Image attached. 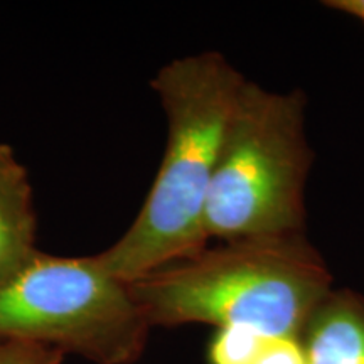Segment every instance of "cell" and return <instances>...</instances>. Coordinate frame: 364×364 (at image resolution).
Returning a JSON list of instances; mask_svg holds the SVG:
<instances>
[{
    "instance_id": "cell-10",
    "label": "cell",
    "mask_w": 364,
    "mask_h": 364,
    "mask_svg": "<svg viewBox=\"0 0 364 364\" xmlns=\"http://www.w3.org/2000/svg\"><path fill=\"white\" fill-rule=\"evenodd\" d=\"M326 6L349 14L364 24V0H331V2H326Z\"/></svg>"
},
{
    "instance_id": "cell-2",
    "label": "cell",
    "mask_w": 364,
    "mask_h": 364,
    "mask_svg": "<svg viewBox=\"0 0 364 364\" xmlns=\"http://www.w3.org/2000/svg\"><path fill=\"white\" fill-rule=\"evenodd\" d=\"M324 258L304 235L225 241L147 273L129 289L152 327H248L263 338H300L331 292Z\"/></svg>"
},
{
    "instance_id": "cell-4",
    "label": "cell",
    "mask_w": 364,
    "mask_h": 364,
    "mask_svg": "<svg viewBox=\"0 0 364 364\" xmlns=\"http://www.w3.org/2000/svg\"><path fill=\"white\" fill-rule=\"evenodd\" d=\"M150 329L129 284L95 255L38 252L0 285V339L43 344L97 364H134Z\"/></svg>"
},
{
    "instance_id": "cell-5",
    "label": "cell",
    "mask_w": 364,
    "mask_h": 364,
    "mask_svg": "<svg viewBox=\"0 0 364 364\" xmlns=\"http://www.w3.org/2000/svg\"><path fill=\"white\" fill-rule=\"evenodd\" d=\"M38 216L27 169L12 147L0 142V285L16 277L39 252Z\"/></svg>"
},
{
    "instance_id": "cell-1",
    "label": "cell",
    "mask_w": 364,
    "mask_h": 364,
    "mask_svg": "<svg viewBox=\"0 0 364 364\" xmlns=\"http://www.w3.org/2000/svg\"><path fill=\"white\" fill-rule=\"evenodd\" d=\"M245 81L215 51L174 59L152 80L167 115V145L134 223L110 248L95 255L113 277L130 284L206 250L209 188Z\"/></svg>"
},
{
    "instance_id": "cell-3",
    "label": "cell",
    "mask_w": 364,
    "mask_h": 364,
    "mask_svg": "<svg viewBox=\"0 0 364 364\" xmlns=\"http://www.w3.org/2000/svg\"><path fill=\"white\" fill-rule=\"evenodd\" d=\"M302 91L273 93L245 81L223 136L204 228L225 241L302 235L312 152Z\"/></svg>"
},
{
    "instance_id": "cell-9",
    "label": "cell",
    "mask_w": 364,
    "mask_h": 364,
    "mask_svg": "<svg viewBox=\"0 0 364 364\" xmlns=\"http://www.w3.org/2000/svg\"><path fill=\"white\" fill-rule=\"evenodd\" d=\"M255 364H307L300 338L267 339Z\"/></svg>"
},
{
    "instance_id": "cell-6",
    "label": "cell",
    "mask_w": 364,
    "mask_h": 364,
    "mask_svg": "<svg viewBox=\"0 0 364 364\" xmlns=\"http://www.w3.org/2000/svg\"><path fill=\"white\" fill-rule=\"evenodd\" d=\"M307 364H364V297L331 290L300 334Z\"/></svg>"
},
{
    "instance_id": "cell-7",
    "label": "cell",
    "mask_w": 364,
    "mask_h": 364,
    "mask_svg": "<svg viewBox=\"0 0 364 364\" xmlns=\"http://www.w3.org/2000/svg\"><path fill=\"white\" fill-rule=\"evenodd\" d=\"M267 339L248 327H218L208 344V364H255Z\"/></svg>"
},
{
    "instance_id": "cell-8",
    "label": "cell",
    "mask_w": 364,
    "mask_h": 364,
    "mask_svg": "<svg viewBox=\"0 0 364 364\" xmlns=\"http://www.w3.org/2000/svg\"><path fill=\"white\" fill-rule=\"evenodd\" d=\"M65 353L43 344L0 339V364H63Z\"/></svg>"
}]
</instances>
